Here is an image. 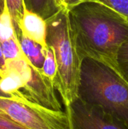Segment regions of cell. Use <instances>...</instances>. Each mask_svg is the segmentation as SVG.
Masks as SVG:
<instances>
[{
    "label": "cell",
    "instance_id": "cell-16",
    "mask_svg": "<svg viewBox=\"0 0 128 129\" xmlns=\"http://www.w3.org/2000/svg\"><path fill=\"white\" fill-rule=\"evenodd\" d=\"M121 14L128 21V0H96Z\"/></svg>",
    "mask_w": 128,
    "mask_h": 129
},
{
    "label": "cell",
    "instance_id": "cell-6",
    "mask_svg": "<svg viewBox=\"0 0 128 129\" xmlns=\"http://www.w3.org/2000/svg\"><path fill=\"white\" fill-rule=\"evenodd\" d=\"M32 68L31 79L20 92L26 99L44 107L54 111H63L54 82L41 70L33 67Z\"/></svg>",
    "mask_w": 128,
    "mask_h": 129
},
{
    "label": "cell",
    "instance_id": "cell-21",
    "mask_svg": "<svg viewBox=\"0 0 128 129\" xmlns=\"http://www.w3.org/2000/svg\"><path fill=\"white\" fill-rule=\"evenodd\" d=\"M0 98H8V96L7 94H5L0 88Z\"/></svg>",
    "mask_w": 128,
    "mask_h": 129
},
{
    "label": "cell",
    "instance_id": "cell-2",
    "mask_svg": "<svg viewBox=\"0 0 128 129\" xmlns=\"http://www.w3.org/2000/svg\"><path fill=\"white\" fill-rule=\"evenodd\" d=\"M47 44L55 55L58 71L54 82L65 110L78 99L83 61L69 11L59 10L46 20Z\"/></svg>",
    "mask_w": 128,
    "mask_h": 129
},
{
    "label": "cell",
    "instance_id": "cell-14",
    "mask_svg": "<svg viewBox=\"0 0 128 129\" xmlns=\"http://www.w3.org/2000/svg\"><path fill=\"white\" fill-rule=\"evenodd\" d=\"M23 0H7V4L12 16L17 36L18 35V23L23 11Z\"/></svg>",
    "mask_w": 128,
    "mask_h": 129
},
{
    "label": "cell",
    "instance_id": "cell-22",
    "mask_svg": "<svg viewBox=\"0 0 128 129\" xmlns=\"http://www.w3.org/2000/svg\"><path fill=\"white\" fill-rule=\"evenodd\" d=\"M0 113H2V114H3V115H5V114H4V113H2V112L1 111V110H0ZM5 116H6V115H5Z\"/></svg>",
    "mask_w": 128,
    "mask_h": 129
},
{
    "label": "cell",
    "instance_id": "cell-9",
    "mask_svg": "<svg viewBox=\"0 0 128 129\" xmlns=\"http://www.w3.org/2000/svg\"><path fill=\"white\" fill-rule=\"evenodd\" d=\"M18 39L21 49L30 65L41 70L45 57V50L38 43L21 34L18 36Z\"/></svg>",
    "mask_w": 128,
    "mask_h": 129
},
{
    "label": "cell",
    "instance_id": "cell-15",
    "mask_svg": "<svg viewBox=\"0 0 128 129\" xmlns=\"http://www.w3.org/2000/svg\"><path fill=\"white\" fill-rule=\"evenodd\" d=\"M118 71L128 82V40L121 48L118 56Z\"/></svg>",
    "mask_w": 128,
    "mask_h": 129
},
{
    "label": "cell",
    "instance_id": "cell-20",
    "mask_svg": "<svg viewBox=\"0 0 128 129\" xmlns=\"http://www.w3.org/2000/svg\"><path fill=\"white\" fill-rule=\"evenodd\" d=\"M6 2H7V0H0V14H2V12L3 11V10L5 8Z\"/></svg>",
    "mask_w": 128,
    "mask_h": 129
},
{
    "label": "cell",
    "instance_id": "cell-8",
    "mask_svg": "<svg viewBox=\"0 0 128 129\" xmlns=\"http://www.w3.org/2000/svg\"><path fill=\"white\" fill-rule=\"evenodd\" d=\"M40 45L45 50L48 48L47 44V22L39 14L29 10L23 2V11L18 23V35Z\"/></svg>",
    "mask_w": 128,
    "mask_h": 129
},
{
    "label": "cell",
    "instance_id": "cell-4",
    "mask_svg": "<svg viewBox=\"0 0 128 129\" xmlns=\"http://www.w3.org/2000/svg\"><path fill=\"white\" fill-rule=\"evenodd\" d=\"M0 110L26 129H72L68 113L54 111L26 99L21 92L0 98Z\"/></svg>",
    "mask_w": 128,
    "mask_h": 129
},
{
    "label": "cell",
    "instance_id": "cell-1",
    "mask_svg": "<svg viewBox=\"0 0 128 129\" xmlns=\"http://www.w3.org/2000/svg\"><path fill=\"white\" fill-rule=\"evenodd\" d=\"M69 16L83 57L100 61L118 71V53L128 40L127 20L96 0L78 4L69 11Z\"/></svg>",
    "mask_w": 128,
    "mask_h": 129
},
{
    "label": "cell",
    "instance_id": "cell-13",
    "mask_svg": "<svg viewBox=\"0 0 128 129\" xmlns=\"http://www.w3.org/2000/svg\"><path fill=\"white\" fill-rule=\"evenodd\" d=\"M45 57L41 71L47 78H48L54 82L57 76L58 71L56 57L53 50L50 47H48V48L45 50Z\"/></svg>",
    "mask_w": 128,
    "mask_h": 129
},
{
    "label": "cell",
    "instance_id": "cell-12",
    "mask_svg": "<svg viewBox=\"0 0 128 129\" xmlns=\"http://www.w3.org/2000/svg\"><path fill=\"white\" fill-rule=\"evenodd\" d=\"M0 43L5 60L26 57L21 49L18 37H15Z\"/></svg>",
    "mask_w": 128,
    "mask_h": 129
},
{
    "label": "cell",
    "instance_id": "cell-3",
    "mask_svg": "<svg viewBox=\"0 0 128 129\" xmlns=\"http://www.w3.org/2000/svg\"><path fill=\"white\" fill-rule=\"evenodd\" d=\"M78 98L100 107L128 125V82L118 70L84 57Z\"/></svg>",
    "mask_w": 128,
    "mask_h": 129
},
{
    "label": "cell",
    "instance_id": "cell-11",
    "mask_svg": "<svg viewBox=\"0 0 128 129\" xmlns=\"http://www.w3.org/2000/svg\"><path fill=\"white\" fill-rule=\"evenodd\" d=\"M15 37H17L15 26L6 2L5 8L0 14V42Z\"/></svg>",
    "mask_w": 128,
    "mask_h": 129
},
{
    "label": "cell",
    "instance_id": "cell-18",
    "mask_svg": "<svg viewBox=\"0 0 128 129\" xmlns=\"http://www.w3.org/2000/svg\"><path fill=\"white\" fill-rule=\"evenodd\" d=\"M88 0H55V4L58 10L69 11L78 4Z\"/></svg>",
    "mask_w": 128,
    "mask_h": 129
},
{
    "label": "cell",
    "instance_id": "cell-5",
    "mask_svg": "<svg viewBox=\"0 0 128 129\" xmlns=\"http://www.w3.org/2000/svg\"><path fill=\"white\" fill-rule=\"evenodd\" d=\"M65 111L70 118L72 129H128L124 121L79 98Z\"/></svg>",
    "mask_w": 128,
    "mask_h": 129
},
{
    "label": "cell",
    "instance_id": "cell-17",
    "mask_svg": "<svg viewBox=\"0 0 128 129\" xmlns=\"http://www.w3.org/2000/svg\"><path fill=\"white\" fill-rule=\"evenodd\" d=\"M0 129H26L5 115L0 113Z\"/></svg>",
    "mask_w": 128,
    "mask_h": 129
},
{
    "label": "cell",
    "instance_id": "cell-7",
    "mask_svg": "<svg viewBox=\"0 0 128 129\" xmlns=\"http://www.w3.org/2000/svg\"><path fill=\"white\" fill-rule=\"evenodd\" d=\"M32 73V68L26 57L5 60L0 70L1 90L8 98H14L27 85Z\"/></svg>",
    "mask_w": 128,
    "mask_h": 129
},
{
    "label": "cell",
    "instance_id": "cell-19",
    "mask_svg": "<svg viewBox=\"0 0 128 129\" xmlns=\"http://www.w3.org/2000/svg\"><path fill=\"white\" fill-rule=\"evenodd\" d=\"M5 63V57L3 55L2 46H1V43H0V70L3 68Z\"/></svg>",
    "mask_w": 128,
    "mask_h": 129
},
{
    "label": "cell",
    "instance_id": "cell-10",
    "mask_svg": "<svg viewBox=\"0 0 128 129\" xmlns=\"http://www.w3.org/2000/svg\"><path fill=\"white\" fill-rule=\"evenodd\" d=\"M26 8L40 16L45 20L49 19L59 10L57 9L55 0H23Z\"/></svg>",
    "mask_w": 128,
    "mask_h": 129
}]
</instances>
